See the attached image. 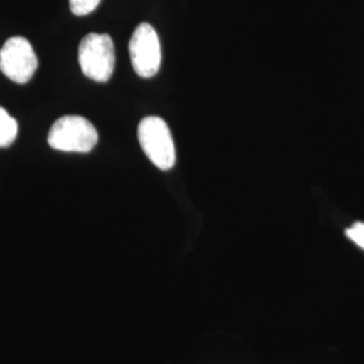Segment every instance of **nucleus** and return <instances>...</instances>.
Wrapping results in <instances>:
<instances>
[{
	"instance_id": "f257e3e1",
	"label": "nucleus",
	"mask_w": 364,
	"mask_h": 364,
	"mask_svg": "<svg viewBox=\"0 0 364 364\" xmlns=\"http://www.w3.org/2000/svg\"><path fill=\"white\" fill-rule=\"evenodd\" d=\"M99 141L95 126L85 117L68 115L54 122L48 135L49 146L64 153H90Z\"/></svg>"
},
{
	"instance_id": "f03ea898",
	"label": "nucleus",
	"mask_w": 364,
	"mask_h": 364,
	"mask_svg": "<svg viewBox=\"0 0 364 364\" xmlns=\"http://www.w3.org/2000/svg\"><path fill=\"white\" fill-rule=\"evenodd\" d=\"M78 64L82 73L97 82H107L115 69V46L108 34L91 33L81 39Z\"/></svg>"
},
{
	"instance_id": "7ed1b4c3",
	"label": "nucleus",
	"mask_w": 364,
	"mask_h": 364,
	"mask_svg": "<svg viewBox=\"0 0 364 364\" xmlns=\"http://www.w3.org/2000/svg\"><path fill=\"white\" fill-rule=\"evenodd\" d=\"M138 141L144 154L158 169L170 170L176 165V146L164 119L144 117L138 126Z\"/></svg>"
},
{
	"instance_id": "20e7f679",
	"label": "nucleus",
	"mask_w": 364,
	"mask_h": 364,
	"mask_svg": "<svg viewBox=\"0 0 364 364\" xmlns=\"http://www.w3.org/2000/svg\"><path fill=\"white\" fill-rule=\"evenodd\" d=\"M38 66V58L25 37L7 39L0 50V70L16 84L30 81Z\"/></svg>"
},
{
	"instance_id": "39448f33",
	"label": "nucleus",
	"mask_w": 364,
	"mask_h": 364,
	"mask_svg": "<svg viewBox=\"0 0 364 364\" xmlns=\"http://www.w3.org/2000/svg\"><path fill=\"white\" fill-rule=\"evenodd\" d=\"M129 49L135 73L142 78L154 77L162 60L161 42L156 28L149 23H141L131 36Z\"/></svg>"
},
{
	"instance_id": "423d86ee",
	"label": "nucleus",
	"mask_w": 364,
	"mask_h": 364,
	"mask_svg": "<svg viewBox=\"0 0 364 364\" xmlns=\"http://www.w3.org/2000/svg\"><path fill=\"white\" fill-rule=\"evenodd\" d=\"M18 135V122L0 107V147H9Z\"/></svg>"
},
{
	"instance_id": "0eeeda50",
	"label": "nucleus",
	"mask_w": 364,
	"mask_h": 364,
	"mask_svg": "<svg viewBox=\"0 0 364 364\" xmlns=\"http://www.w3.org/2000/svg\"><path fill=\"white\" fill-rule=\"evenodd\" d=\"M102 0H69L70 11L77 16H85L93 13Z\"/></svg>"
},
{
	"instance_id": "6e6552de",
	"label": "nucleus",
	"mask_w": 364,
	"mask_h": 364,
	"mask_svg": "<svg viewBox=\"0 0 364 364\" xmlns=\"http://www.w3.org/2000/svg\"><path fill=\"white\" fill-rule=\"evenodd\" d=\"M347 236L351 239L353 243H356L359 247L364 250V224L363 223H355L351 228L347 230Z\"/></svg>"
}]
</instances>
